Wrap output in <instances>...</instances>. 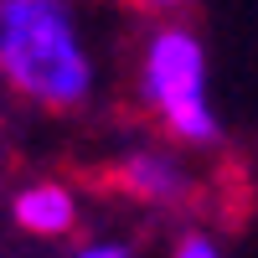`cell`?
<instances>
[{
  "instance_id": "7a4b0ae2",
  "label": "cell",
  "mask_w": 258,
  "mask_h": 258,
  "mask_svg": "<svg viewBox=\"0 0 258 258\" xmlns=\"http://www.w3.org/2000/svg\"><path fill=\"white\" fill-rule=\"evenodd\" d=\"M140 88H145V103L155 109V119H165V129L181 145L222 140V124L207 98V52L186 26H160L150 36L145 62H140Z\"/></svg>"
},
{
  "instance_id": "277c9868",
  "label": "cell",
  "mask_w": 258,
  "mask_h": 258,
  "mask_svg": "<svg viewBox=\"0 0 258 258\" xmlns=\"http://www.w3.org/2000/svg\"><path fill=\"white\" fill-rule=\"evenodd\" d=\"M11 217H16L21 232H31V238H68L78 227V202L62 186L41 181V186H26L11 202Z\"/></svg>"
},
{
  "instance_id": "5b68a950",
  "label": "cell",
  "mask_w": 258,
  "mask_h": 258,
  "mask_svg": "<svg viewBox=\"0 0 258 258\" xmlns=\"http://www.w3.org/2000/svg\"><path fill=\"white\" fill-rule=\"evenodd\" d=\"M176 258H217V248H212V238H202V232H186L176 243Z\"/></svg>"
},
{
  "instance_id": "8992f818",
  "label": "cell",
  "mask_w": 258,
  "mask_h": 258,
  "mask_svg": "<svg viewBox=\"0 0 258 258\" xmlns=\"http://www.w3.org/2000/svg\"><path fill=\"white\" fill-rule=\"evenodd\" d=\"M73 258H135L124 243H98V248H83V253H73Z\"/></svg>"
},
{
  "instance_id": "3957f363",
  "label": "cell",
  "mask_w": 258,
  "mask_h": 258,
  "mask_svg": "<svg viewBox=\"0 0 258 258\" xmlns=\"http://www.w3.org/2000/svg\"><path fill=\"white\" fill-rule=\"evenodd\" d=\"M103 186L129 197V202H140V207H186L197 197L191 176L170 155H124L103 170Z\"/></svg>"
},
{
  "instance_id": "6da1fadb",
  "label": "cell",
  "mask_w": 258,
  "mask_h": 258,
  "mask_svg": "<svg viewBox=\"0 0 258 258\" xmlns=\"http://www.w3.org/2000/svg\"><path fill=\"white\" fill-rule=\"evenodd\" d=\"M0 78L47 114L88 103L93 68L62 0H0Z\"/></svg>"
}]
</instances>
